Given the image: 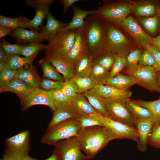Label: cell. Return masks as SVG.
Returning <instances> with one entry per match:
<instances>
[{"label": "cell", "instance_id": "cell-60", "mask_svg": "<svg viewBox=\"0 0 160 160\" xmlns=\"http://www.w3.org/2000/svg\"><path fill=\"white\" fill-rule=\"evenodd\" d=\"M0 160H6V159L3 158L1 159Z\"/></svg>", "mask_w": 160, "mask_h": 160}, {"label": "cell", "instance_id": "cell-18", "mask_svg": "<svg viewBox=\"0 0 160 160\" xmlns=\"http://www.w3.org/2000/svg\"><path fill=\"white\" fill-rule=\"evenodd\" d=\"M9 35L15 38L17 44L23 45L47 40L46 37L43 34L35 29L28 30L25 28H18Z\"/></svg>", "mask_w": 160, "mask_h": 160}, {"label": "cell", "instance_id": "cell-34", "mask_svg": "<svg viewBox=\"0 0 160 160\" xmlns=\"http://www.w3.org/2000/svg\"><path fill=\"white\" fill-rule=\"evenodd\" d=\"M93 58L89 55L83 57L74 68L75 76L88 77L90 76Z\"/></svg>", "mask_w": 160, "mask_h": 160}, {"label": "cell", "instance_id": "cell-11", "mask_svg": "<svg viewBox=\"0 0 160 160\" xmlns=\"http://www.w3.org/2000/svg\"><path fill=\"white\" fill-rule=\"evenodd\" d=\"M54 149L61 160H87L90 158L81 152L76 137L62 140L56 143Z\"/></svg>", "mask_w": 160, "mask_h": 160}, {"label": "cell", "instance_id": "cell-42", "mask_svg": "<svg viewBox=\"0 0 160 160\" xmlns=\"http://www.w3.org/2000/svg\"><path fill=\"white\" fill-rule=\"evenodd\" d=\"M76 119L80 128L97 126H103L100 120L90 115L80 114Z\"/></svg>", "mask_w": 160, "mask_h": 160}, {"label": "cell", "instance_id": "cell-57", "mask_svg": "<svg viewBox=\"0 0 160 160\" xmlns=\"http://www.w3.org/2000/svg\"><path fill=\"white\" fill-rule=\"evenodd\" d=\"M20 160H38L36 159L29 156L28 155L23 157Z\"/></svg>", "mask_w": 160, "mask_h": 160}, {"label": "cell", "instance_id": "cell-30", "mask_svg": "<svg viewBox=\"0 0 160 160\" xmlns=\"http://www.w3.org/2000/svg\"><path fill=\"white\" fill-rule=\"evenodd\" d=\"M31 20L21 15L16 18H11L0 15V25L14 28H29L32 29L30 25Z\"/></svg>", "mask_w": 160, "mask_h": 160}, {"label": "cell", "instance_id": "cell-26", "mask_svg": "<svg viewBox=\"0 0 160 160\" xmlns=\"http://www.w3.org/2000/svg\"><path fill=\"white\" fill-rule=\"evenodd\" d=\"M38 54L28 57H21L18 55L8 56L5 60V68L16 71L26 65L31 64Z\"/></svg>", "mask_w": 160, "mask_h": 160}, {"label": "cell", "instance_id": "cell-43", "mask_svg": "<svg viewBox=\"0 0 160 160\" xmlns=\"http://www.w3.org/2000/svg\"><path fill=\"white\" fill-rule=\"evenodd\" d=\"M148 144L155 148H160V124H153L148 140Z\"/></svg>", "mask_w": 160, "mask_h": 160}, {"label": "cell", "instance_id": "cell-50", "mask_svg": "<svg viewBox=\"0 0 160 160\" xmlns=\"http://www.w3.org/2000/svg\"><path fill=\"white\" fill-rule=\"evenodd\" d=\"M151 52L155 58V62L153 67L157 71H160V51L152 45H148L146 47Z\"/></svg>", "mask_w": 160, "mask_h": 160}, {"label": "cell", "instance_id": "cell-29", "mask_svg": "<svg viewBox=\"0 0 160 160\" xmlns=\"http://www.w3.org/2000/svg\"><path fill=\"white\" fill-rule=\"evenodd\" d=\"M138 105L147 109L151 114V119L153 124H160V98L152 101L140 99L133 100Z\"/></svg>", "mask_w": 160, "mask_h": 160}, {"label": "cell", "instance_id": "cell-39", "mask_svg": "<svg viewBox=\"0 0 160 160\" xmlns=\"http://www.w3.org/2000/svg\"><path fill=\"white\" fill-rule=\"evenodd\" d=\"M46 49L47 45L41 42L29 43L24 45L20 55L26 57H30L38 54L42 50H46Z\"/></svg>", "mask_w": 160, "mask_h": 160}, {"label": "cell", "instance_id": "cell-14", "mask_svg": "<svg viewBox=\"0 0 160 160\" xmlns=\"http://www.w3.org/2000/svg\"><path fill=\"white\" fill-rule=\"evenodd\" d=\"M87 55H89L88 47L82 29L76 30L73 44L63 58L74 69L80 59Z\"/></svg>", "mask_w": 160, "mask_h": 160}, {"label": "cell", "instance_id": "cell-2", "mask_svg": "<svg viewBox=\"0 0 160 160\" xmlns=\"http://www.w3.org/2000/svg\"><path fill=\"white\" fill-rule=\"evenodd\" d=\"M76 137L81 151L92 159L109 142L106 128L103 126L81 128Z\"/></svg>", "mask_w": 160, "mask_h": 160}, {"label": "cell", "instance_id": "cell-15", "mask_svg": "<svg viewBox=\"0 0 160 160\" xmlns=\"http://www.w3.org/2000/svg\"><path fill=\"white\" fill-rule=\"evenodd\" d=\"M160 0H132L131 12L139 18L151 17L158 14Z\"/></svg>", "mask_w": 160, "mask_h": 160}, {"label": "cell", "instance_id": "cell-52", "mask_svg": "<svg viewBox=\"0 0 160 160\" xmlns=\"http://www.w3.org/2000/svg\"><path fill=\"white\" fill-rule=\"evenodd\" d=\"M16 28L4 26L0 25V38L1 39L7 35H9Z\"/></svg>", "mask_w": 160, "mask_h": 160}, {"label": "cell", "instance_id": "cell-28", "mask_svg": "<svg viewBox=\"0 0 160 160\" xmlns=\"http://www.w3.org/2000/svg\"><path fill=\"white\" fill-rule=\"evenodd\" d=\"M135 79L131 76L120 73L110 79L106 85L111 86L123 90H128L132 86L136 84Z\"/></svg>", "mask_w": 160, "mask_h": 160}, {"label": "cell", "instance_id": "cell-12", "mask_svg": "<svg viewBox=\"0 0 160 160\" xmlns=\"http://www.w3.org/2000/svg\"><path fill=\"white\" fill-rule=\"evenodd\" d=\"M129 35L135 43L144 48L152 45V38L143 30L138 21L129 15L120 26Z\"/></svg>", "mask_w": 160, "mask_h": 160}, {"label": "cell", "instance_id": "cell-5", "mask_svg": "<svg viewBox=\"0 0 160 160\" xmlns=\"http://www.w3.org/2000/svg\"><path fill=\"white\" fill-rule=\"evenodd\" d=\"M100 120L105 127L109 141L115 139H129L137 143L139 134L136 128L114 121L98 112L89 114Z\"/></svg>", "mask_w": 160, "mask_h": 160}, {"label": "cell", "instance_id": "cell-58", "mask_svg": "<svg viewBox=\"0 0 160 160\" xmlns=\"http://www.w3.org/2000/svg\"><path fill=\"white\" fill-rule=\"evenodd\" d=\"M156 78L160 87V71H158L156 73ZM160 98V95L159 98Z\"/></svg>", "mask_w": 160, "mask_h": 160}, {"label": "cell", "instance_id": "cell-45", "mask_svg": "<svg viewBox=\"0 0 160 160\" xmlns=\"http://www.w3.org/2000/svg\"><path fill=\"white\" fill-rule=\"evenodd\" d=\"M144 49L140 55L139 64L142 66H153L155 62L154 57L149 49Z\"/></svg>", "mask_w": 160, "mask_h": 160}, {"label": "cell", "instance_id": "cell-6", "mask_svg": "<svg viewBox=\"0 0 160 160\" xmlns=\"http://www.w3.org/2000/svg\"><path fill=\"white\" fill-rule=\"evenodd\" d=\"M80 129L76 119L66 120L47 128L41 138V142L54 145L60 141L76 137Z\"/></svg>", "mask_w": 160, "mask_h": 160}, {"label": "cell", "instance_id": "cell-38", "mask_svg": "<svg viewBox=\"0 0 160 160\" xmlns=\"http://www.w3.org/2000/svg\"><path fill=\"white\" fill-rule=\"evenodd\" d=\"M76 83L78 88V93L83 94L91 89L96 85L92 77H79L74 76L71 79Z\"/></svg>", "mask_w": 160, "mask_h": 160}, {"label": "cell", "instance_id": "cell-51", "mask_svg": "<svg viewBox=\"0 0 160 160\" xmlns=\"http://www.w3.org/2000/svg\"><path fill=\"white\" fill-rule=\"evenodd\" d=\"M58 1L63 5L64 13L66 12L69 8L74 5L75 3L80 1H87L84 0H59Z\"/></svg>", "mask_w": 160, "mask_h": 160}, {"label": "cell", "instance_id": "cell-56", "mask_svg": "<svg viewBox=\"0 0 160 160\" xmlns=\"http://www.w3.org/2000/svg\"><path fill=\"white\" fill-rule=\"evenodd\" d=\"M5 68V60H0V73L2 72Z\"/></svg>", "mask_w": 160, "mask_h": 160}, {"label": "cell", "instance_id": "cell-40", "mask_svg": "<svg viewBox=\"0 0 160 160\" xmlns=\"http://www.w3.org/2000/svg\"><path fill=\"white\" fill-rule=\"evenodd\" d=\"M142 52V49L139 48L134 49L128 54L126 57L125 70L134 69L140 65L139 59Z\"/></svg>", "mask_w": 160, "mask_h": 160}, {"label": "cell", "instance_id": "cell-10", "mask_svg": "<svg viewBox=\"0 0 160 160\" xmlns=\"http://www.w3.org/2000/svg\"><path fill=\"white\" fill-rule=\"evenodd\" d=\"M102 98L109 117L116 121L136 127V121L128 110L125 103L118 100Z\"/></svg>", "mask_w": 160, "mask_h": 160}, {"label": "cell", "instance_id": "cell-24", "mask_svg": "<svg viewBox=\"0 0 160 160\" xmlns=\"http://www.w3.org/2000/svg\"><path fill=\"white\" fill-rule=\"evenodd\" d=\"M35 88L15 78L4 87L0 88V92L1 93L5 92H13L17 95L21 100Z\"/></svg>", "mask_w": 160, "mask_h": 160}, {"label": "cell", "instance_id": "cell-33", "mask_svg": "<svg viewBox=\"0 0 160 160\" xmlns=\"http://www.w3.org/2000/svg\"><path fill=\"white\" fill-rule=\"evenodd\" d=\"M39 63L42 68L44 78L55 81H65L63 76L45 57L40 60Z\"/></svg>", "mask_w": 160, "mask_h": 160}, {"label": "cell", "instance_id": "cell-21", "mask_svg": "<svg viewBox=\"0 0 160 160\" xmlns=\"http://www.w3.org/2000/svg\"><path fill=\"white\" fill-rule=\"evenodd\" d=\"M46 24L39 28V32L43 34L48 41L55 36L68 23L62 22L57 20L49 12L47 17Z\"/></svg>", "mask_w": 160, "mask_h": 160}, {"label": "cell", "instance_id": "cell-41", "mask_svg": "<svg viewBox=\"0 0 160 160\" xmlns=\"http://www.w3.org/2000/svg\"><path fill=\"white\" fill-rule=\"evenodd\" d=\"M0 45L8 56L13 55H20L24 46L18 44L10 43L3 38L1 39Z\"/></svg>", "mask_w": 160, "mask_h": 160}, {"label": "cell", "instance_id": "cell-17", "mask_svg": "<svg viewBox=\"0 0 160 160\" xmlns=\"http://www.w3.org/2000/svg\"><path fill=\"white\" fill-rule=\"evenodd\" d=\"M54 0H27V4L35 9L34 16L31 20L30 25L32 29L37 30L42 26L44 19L46 18L49 11V7Z\"/></svg>", "mask_w": 160, "mask_h": 160}, {"label": "cell", "instance_id": "cell-54", "mask_svg": "<svg viewBox=\"0 0 160 160\" xmlns=\"http://www.w3.org/2000/svg\"><path fill=\"white\" fill-rule=\"evenodd\" d=\"M44 160H61L59 154L54 150L52 155Z\"/></svg>", "mask_w": 160, "mask_h": 160}, {"label": "cell", "instance_id": "cell-13", "mask_svg": "<svg viewBox=\"0 0 160 160\" xmlns=\"http://www.w3.org/2000/svg\"><path fill=\"white\" fill-rule=\"evenodd\" d=\"M20 103L21 109L23 111L39 105H47L53 111L56 108L51 91L38 87L21 100Z\"/></svg>", "mask_w": 160, "mask_h": 160}, {"label": "cell", "instance_id": "cell-9", "mask_svg": "<svg viewBox=\"0 0 160 160\" xmlns=\"http://www.w3.org/2000/svg\"><path fill=\"white\" fill-rule=\"evenodd\" d=\"M158 71L152 66L140 65L136 68L125 70L124 73L132 76L137 84L151 92H156L160 94V87L156 78Z\"/></svg>", "mask_w": 160, "mask_h": 160}, {"label": "cell", "instance_id": "cell-23", "mask_svg": "<svg viewBox=\"0 0 160 160\" xmlns=\"http://www.w3.org/2000/svg\"><path fill=\"white\" fill-rule=\"evenodd\" d=\"M45 54V58L62 75L65 81L70 80L74 77V69L63 58L46 52Z\"/></svg>", "mask_w": 160, "mask_h": 160}, {"label": "cell", "instance_id": "cell-44", "mask_svg": "<svg viewBox=\"0 0 160 160\" xmlns=\"http://www.w3.org/2000/svg\"><path fill=\"white\" fill-rule=\"evenodd\" d=\"M64 81H55L46 78L41 79L38 87L44 90L50 91L53 89H60Z\"/></svg>", "mask_w": 160, "mask_h": 160}, {"label": "cell", "instance_id": "cell-37", "mask_svg": "<svg viewBox=\"0 0 160 160\" xmlns=\"http://www.w3.org/2000/svg\"><path fill=\"white\" fill-rule=\"evenodd\" d=\"M91 75L97 85H106L110 79L109 72L96 64L92 65Z\"/></svg>", "mask_w": 160, "mask_h": 160}, {"label": "cell", "instance_id": "cell-8", "mask_svg": "<svg viewBox=\"0 0 160 160\" xmlns=\"http://www.w3.org/2000/svg\"><path fill=\"white\" fill-rule=\"evenodd\" d=\"M76 30L63 29L48 41L46 52L62 58L68 53L75 39Z\"/></svg>", "mask_w": 160, "mask_h": 160}, {"label": "cell", "instance_id": "cell-3", "mask_svg": "<svg viewBox=\"0 0 160 160\" xmlns=\"http://www.w3.org/2000/svg\"><path fill=\"white\" fill-rule=\"evenodd\" d=\"M106 23L104 50L114 53L118 57H126L134 49V42L122 32L119 26Z\"/></svg>", "mask_w": 160, "mask_h": 160}, {"label": "cell", "instance_id": "cell-59", "mask_svg": "<svg viewBox=\"0 0 160 160\" xmlns=\"http://www.w3.org/2000/svg\"><path fill=\"white\" fill-rule=\"evenodd\" d=\"M158 14L160 15V5L159 6V9Z\"/></svg>", "mask_w": 160, "mask_h": 160}, {"label": "cell", "instance_id": "cell-31", "mask_svg": "<svg viewBox=\"0 0 160 160\" xmlns=\"http://www.w3.org/2000/svg\"><path fill=\"white\" fill-rule=\"evenodd\" d=\"M71 103L80 114L89 115L97 112L82 94L76 93L72 98Z\"/></svg>", "mask_w": 160, "mask_h": 160}, {"label": "cell", "instance_id": "cell-4", "mask_svg": "<svg viewBox=\"0 0 160 160\" xmlns=\"http://www.w3.org/2000/svg\"><path fill=\"white\" fill-rule=\"evenodd\" d=\"M103 1L104 4L95 10V13L105 22L120 26L131 12L132 0Z\"/></svg>", "mask_w": 160, "mask_h": 160}, {"label": "cell", "instance_id": "cell-16", "mask_svg": "<svg viewBox=\"0 0 160 160\" xmlns=\"http://www.w3.org/2000/svg\"><path fill=\"white\" fill-rule=\"evenodd\" d=\"M54 103L55 109L47 128L68 119H77L79 116V112L71 103Z\"/></svg>", "mask_w": 160, "mask_h": 160}, {"label": "cell", "instance_id": "cell-35", "mask_svg": "<svg viewBox=\"0 0 160 160\" xmlns=\"http://www.w3.org/2000/svg\"><path fill=\"white\" fill-rule=\"evenodd\" d=\"M128 110L134 116L136 121L151 118V114L147 108L135 102L130 99L126 103Z\"/></svg>", "mask_w": 160, "mask_h": 160}, {"label": "cell", "instance_id": "cell-32", "mask_svg": "<svg viewBox=\"0 0 160 160\" xmlns=\"http://www.w3.org/2000/svg\"><path fill=\"white\" fill-rule=\"evenodd\" d=\"M138 21L151 35H156L160 31V15L159 14L151 17L138 18Z\"/></svg>", "mask_w": 160, "mask_h": 160}, {"label": "cell", "instance_id": "cell-27", "mask_svg": "<svg viewBox=\"0 0 160 160\" xmlns=\"http://www.w3.org/2000/svg\"><path fill=\"white\" fill-rule=\"evenodd\" d=\"M82 94L85 96L91 105L97 112L108 116L104 102L95 87Z\"/></svg>", "mask_w": 160, "mask_h": 160}, {"label": "cell", "instance_id": "cell-46", "mask_svg": "<svg viewBox=\"0 0 160 160\" xmlns=\"http://www.w3.org/2000/svg\"><path fill=\"white\" fill-rule=\"evenodd\" d=\"M16 71L5 68L0 73V88L4 87L16 78Z\"/></svg>", "mask_w": 160, "mask_h": 160}, {"label": "cell", "instance_id": "cell-1", "mask_svg": "<svg viewBox=\"0 0 160 160\" xmlns=\"http://www.w3.org/2000/svg\"><path fill=\"white\" fill-rule=\"evenodd\" d=\"M106 22L95 13L85 18L82 30L87 45L89 55L95 57L105 51Z\"/></svg>", "mask_w": 160, "mask_h": 160}, {"label": "cell", "instance_id": "cell-55", "mask_svg": "<svg viewBox=\"0 0 160 160\" xmlns=\"http://www.w3.org/2000/svg\"><path fill=\"white\" fill-rule=\"evenodd\" d=\"M7 57L3 49L0 47V60H5Z\"/></svg>", "mask_w": 160, "mask_h": 160}, {"label": "cell", "instance_id": "cell-48", "mask_svg": "<svg viewBox=\"0 0 160 160\" xmlns=\"http://www.w3.org/2000/svg\"><path fill=\"white\" fill-rule=\"evenodd\" d=\"M61 89L67 96L72 98L78 92L77 86L72 79L65 81Z\"/></svg>", "mask_w": 160, "mask_h": 160}, {"label": "cell", "instance_id": "cell-20", "mask_svg": "<svg viewBox=\"0 0 160 160\" xmlns=\"http://www.w3.org/2000/svg\"><path fill=\"white\" fill-rule=\"evenodd\" d=\"M153 123L150 118L136 121V127L139 134L137 149L142 152L147 150L148 140L153 128Z\"/></svg>", "mask_w": 160, "mask_h": 160}, {"label": "cell", "instance_id": "cell-49", "mask_svg": "<svg viewBox=\"0 0 160 160\" xmlns=\"http://www.w3.org/2000/svg\"><path fill=\"white\" fill-rule=\"evenodd\" d=\"M54 103H71L72 98L67 96L60 89H53L50 91Z\"/></svg>", "mask_w": 160, "mask_h": 160}, {"label": "cell", "instance_id": "cell-36", "mask_svg": "<svg viewBox=\"0 0 160 160\" xmlns=\"http://www.w3.org/2000/svg\"><path fill=\"white\" fill-rule=\"evenodd\" d=\"M117 57L114 53L105 51L101 55L93 58L92 65H99L110 72Z\"/></svg>", "mask_w": 160, "mask_h": 160}, {"label": "cell", "instance_id": "cell-47", "mask_svg": "<svg viewBox=\"0 0 160 160\" xmlns=\"http://www.w3.org/2000/svg\"><path fill=\"white\" fill-rule=\"evenodd\" d=\"M126 62V57H117L109 72V79L120 73L122 70L125 69Z\"/></svg>", "mask_w": 160, "mask_h": 160}, {"label": "cell", "instance_id": "cell-53", "mask_svg": "<svg viewBox=\"0 0 160 160\" xmlns=\"http://www.w3.org/2000/svg\"><path fill=\"white\" fill-rule=\"evenodd\" d=\"M152 45L157 48L160 51V33L156 37L152 38Z\"/></svg>", "mask_w": 160, "mask_h": 160}, {"label": "cell", "instance_id": "cell-7", "mask_svg": "<svg viewBox=\"0 0 160 160\" xmlns=\"http://www.w3.org/2000/svg\"><path fill=\"white\" fill-rule=\"evenodd\" d=\"M30 132L23 131L5 139L3 158L7 160H20L28 155L30 149Z\"/></svg>", "mask_w": 160, "mask_h": 160}, {"label": "cell", "instance_id": "cell-22", "mask_svg": "<svg viewBox=\"0 0 160 160\" xmlns=\"http://www.w3.org/2000/svg\"><path fill=\"white\" fill-rule=\"evenodd\" d=\"M16 78L34 88L38 87L41 79L35 66L32 64L26 65L16 70Z\"/></svg>", "mask_w": 160, "mask_h": 160}, {"label": "cell", "instance_id": "cell-19", "mask_svg": "<svg viewBox=\"0 0 160 160\" xmlns=\"http://www.w3.org/2000/svg\"><path fill=\"white\" fill-rule=\"evenodd\" d=\"M94 87L101 97L104 99L118 100L126 103L132 95L129 90H123L108 85H96Z\"/></svg>", "mask_w": 160, "mask_h": 160}, {"label": "cell", "instance_id": "cell-25", "mask_svg": "<svg viewBox=\"0 0 160 160\" xmlns=\"http://www.w3.org/2000/svg\"><path fill=\"white\" fill-rule=\"evenodd\" d=\"M72 7L73 12V17L71 21L64 28L66 30H76L82 28L85 23L86 18L88 15L95 13V10H83L74 4Z\"/></svg>", "mask_w": 160, "mask_h": 160}]
</instances>
